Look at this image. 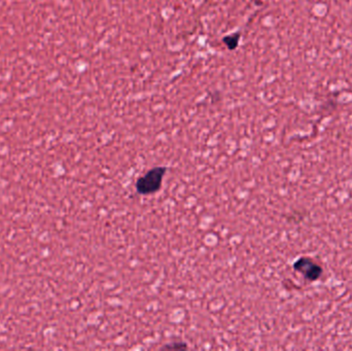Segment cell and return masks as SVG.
<instances>
[{
  "instance_id": "obj_1",
  "label": "cell",
  "mask_w": 352,
  "mask_h": 351,
  "mask_svg": "<svg viewBox=\"0 0 352 351\" xmlns=\"http://www.w3.org/2000/svg\"><path fill=\"white\" fill-rule=\"evenodd\" d=\"M168 171L165 166H157L150 169L135 182V190L139 195L150 196L158 193L163 185V180Z\"/></svg>"
},
{
  "instance_id": "obj_2",
  "label": "cell",
  "mask_w": 352,
  "mask_h": 351,
  "mask_svg": "<svg viewBox=\"0 0 352 351\" xmlns=\"http://www.w3.org/2000/svg\"><path fill=\"white\" fill-rule=\"evenodd\" d=\"M294 268L296 271L303 274L305 278L310 279V280L317 279L322 272L321 268L317 264L313 263L311 260H308L306 258H302L298 260L294 264Z\"/></svg>"
},
{
  "instance_id": "obj_3",
  "label": "cell",
  "mask_w": 352,
  "mask_h": 351,
  "mask_svg": "<svg viewBox=\"0 0 352 351\" xmlns=\"http://www.w3.org/2000/svg\"><path fill=\"white\" fill-rule=\"evenodd\" d=\"M240 39V33H233L226 35L222 38V43L227 47L229 50H235L238 47V43Z\"/></svg>"
},
{
  "instance_id": "obj_4",
  "label": "cell",
  "mask_w": 352,
  "mask_h": 351,
  "mask_svg": "<svg viewBox=\"0 0 352 351\" xmlns=\"http://www.w3.org/2000/svg\"><path fill=\"white\" fill-rule=\"evenodd\" d=\"M162 349H170V350H183L188 349V345L185 342H173L171 344H167L162 347Z\"/></svg>"
}]
</instances>
